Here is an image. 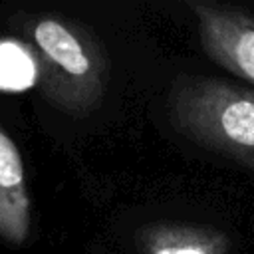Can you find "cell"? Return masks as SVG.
Masks as SVG:
<instances>
[{"label": "cell", "instance_id": "obj_6", "mask_svg": "<svg viewBox=\"0 0 254 254\" xmlns=\"http://www.w3.org/2000/svg\"><path fill=\"white\" fill-rule=\"evenodd\" d=\"M36 79V62L28 48L0 42V87L24 89Z\"/></svg>", "mask_w": 254, "mask_h": 254}, {"label": "cell", "instance_id": "obj_5", "mask_svg": "<svg viewBox=\"0 0 254 254\" xmlns=\"http://www.w3.org/2000/svg\"><path fill=\"white\" fill-rule=\"evenodd\" d=\"M32 204L16 143L0 125V238L20 246L30 236Z\"/></svg>", "mask_w": 254, "mask_h": 254}, {"label": "cell", "instance_id": "obj_1", "mask_svg": "<svg viewBox=\"0 0 254 254\" xmlns=\"http://www.w3.org/2000/svg\"><path fill=\"white\" fill-rule=\"evenodd\" d=\"M175 133L254 179V89L226 77L179 75L167 95Z\"/></svg>", "mask_w": 254, "mask_h": 254}, {"label": "cell", "instance_id": "obj_3", "mask_svg": "<svg viewBox=\"0 0 254 254\" xmlns=\"http://www.w3.org/2000/svg\"><path fill=\"white\" fill-rule=\"evenodd\" d=\"M189 10L208 60L254 89V10L210 0H190Z\"/></svg>", "mask_w": 254, "mask_h": 254}, {"label": "cell", "instance_id": "obj_4", "mask_svg": "<svg viewBox=\"0 0 254 254\" xmlns=\"http://www.w3.org/2000/svg\"><path fill=\"white\" fill-rule=\"evenodd\" d=\"M139 254H238L236 236L216 224L153 222L137 232Z\"/></svg>", "mask_w": 254, "mask_h": 254}, {"label": "cell", "instance_id": "obj_2", "mask_svg": "<svg viewBox=\"0 0 254 254\" xmlns=\"http://www.w3.org/2000/svg\"><path fill=\"white\" fill-rule=\"evenodd\" d=\"M12 22L36 62L42 95L73 117L97 109L105 91L107 62L93 34L50 14H16Z\"/></svg>", "mask_w": 254, "mask_h": 254}]
</instances>
